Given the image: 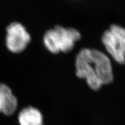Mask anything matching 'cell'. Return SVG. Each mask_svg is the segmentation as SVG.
<instances>
[{"label": "cell", "mask_w": 125, "mask_h": 125, "mask_svg": "<svg viewBox=\"0 0 125 125\" xmlns=\"http://www.w3.org/2000/svg\"><path fill=\"white\" fill-rule=\"evenodd\" d=\"M19 102L17 97L9 85L0 83V114L10 116L18 110Z\"/></svg>", "instance_id": "5b68a950"}, {"label": "cell", "mask_w": 125, "mask_h": 125, "mask_svg": "<svg viewBox=\"0 0 125 125\" xmlns=\"http://www.w3.org/2000/svg\"><path fill=\"white\" fill-rule=\"evenodd\" d=\"M81 32L74 28L56 26L45 32L43 43L52 53H65L74 49L76 42L81 40Z\"/></svg>", "instance_id": "7a4b0ae2"}, {"label": "cell", "mask_w": 125, "mask_h": 125, "mask_svg": "<svg viewBox=\"0 0 125 125\" xmlns=\"http://www.w3.org/2000/svg\"><path fill=\"white\" fill-rule=\"evenodd\" d=\"M19 125H43V116L40 111L32 106L23 108L18 114Z\"/></svg>", "instance_id": "8992f818"}, {"label": "cell", "mask_w": 125, "mask_h": 125, "mask_svg": "<svg viewBox=\"0 0 125 125\" xmlns=\"http://www.w3.org/2000/svg\"><path fill=\"white\" fill-rule=\"evenodd\" d=\"M101 41L112 59L119 64L125 63V29L112 24L103 32Z\"/></svg>", "instance_id": "3957f363"}, {"label": "cell", "mask_w": 125, "mask_h": 125, "mask_svg": "<svg viewBox=\"0 0 125 125\" xmlns=\"http://www.w3.org/2000/svg\"><path fill=\"white\" fill-rule=\"evenodd\" d=\"M5 45L13 53H20L26 49L31 42V35L23 25L13 21L7 27Z\"/></svg>", "instance_id": "277c9868"}, {"label": "cell", "mask_w": 125, "mask_h": 125, "mask_svg": "<svg viewBox=\"0 0 125 125\" xmlns=\"http://www.w3.org/2000/svg\"><path fill=\"white\" fill-rule=\"evenodd\" d=\"M75 68L76 75L85 79L89 86L94 90L111 83L114 79L111 59L99 50L93 48L80 50L76 56Z\"/></svg>", "instance_id": "6da1fadb"}]
</instances>
